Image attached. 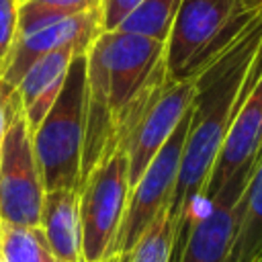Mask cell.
<instances>
[{"label":"cell","mask_w":262,"mask_h":262,"mask_svg":"<svg viewBox=\"0 0 262 262\" xmlns=\"http://www.w3.org/2000/svg\"><path fill=\"white\" fill-rule=\"evenodd\" d=\"M129 199V160L117 147L80 184L82 248L86 262H106Z\"/></svg>","instance_id":"6"},{"label":"cell","mask_w":262,"mask_h":262,"mask_svg":"<svg viewBox=\"0 0 262 262\" xmlns=\"http://www.w3.org/2000/svg\"><path fill=\"white\" fill-rule=\"evenodd\" d=\"M18 0H0V70L18 39Z\"/></svg>","instance_id":"19"},{"label":"cell","mask_w":262,"mask_h":262,"mask_svg":"<svg viewBox=\"0 0 262 262\" xmlns=\"http://www.w3.org/2000/svg\"><path fill=\"white\" fill-rule=\"evenodd\" d=\"M246 184L244 180H235L217 196L203 203L184 239L172 250L170 262H229L237 203Z\"/></svg>","instance_id":"10"},{"label":"cell","mask_w":262,"mask_h":262,"mask_svg":"<svg viewBox=\"0 0 262 262\" xmlns=\"http://www.w3.org/2000/svg\"><path fill=\"white\" fill-rule=\"evenodd\" d=\"M258 256H262V154L237 203L229 262H252Z\"/></svg>","instance_id":"14"},{"label":"cell","mask_w":262,"mask_h":262,"mask_svg":"<svg viewBox=\"0 0 262 262\" xmlns=\"http://www.w3.org/2000/svg\"><path fill=\"white\" fill-rule=\"evenodd\" d=\"M0 258L4 262H63L47 246L39 227L0 221Z\"/></svg>","instance_id":"15"},{"label":"cell","mask_w":262,"mask_h":262,"mask_svg":"<svg viewBox=\"0 0 262 262\" xmlns=\"http://www.w3.org/2000/svg\"><path fill=\"white\" fill-rule=\"evenodd\" d=\"M23 2H27V0H18V4H23Z\"/></svg>","instance_id":"24"},{"label":"cell","mask_w":262,"mask_h":262,"mask_svg":"<svg viewBox=\"0 0 262 262\" xmlns=\"http://www.w3.org/2000/svg\"><path fill=\"white\" fill-rule=\"evenodd\" d=\"M4 129H6V100L0 90V151H2V139H4Z\"/></svg>","instance_id":"21"},{"label":"cell","mask_w":262,"mask_h":262,"mask_svg":"<svg viewBox=\"0 0 262 262\" xmlns=\"http://www.w3.org/2000/svg\"><path fill=\"white\" fill-rule=\"evenodd\" d=\"M4 100L6 129L0 151V221L20 227H41L45 186L33 147V133L12 92L4 94Z\"/></svg>","instance_id":"5"},{"label":"cell","mask_w":262,"mask_h":262,"mask_svg":"<svg viewBox=\"0 0 262 262\" xmlns=\"http://www.w3.org/2000/svg\"><path fill=\"white\" fill-rule=\"evenodd\" d=\"M252 262H262V256H258V258H254Z\"/></svg>","instance_id":"23"},{"label":"cell","mask_w":262,"mask_h":262,"mask_svg":"<svg viewBox=\"0 0 262 262\" xmlns=\"http://www.w3.org/2000/svg\"><path fill=\"white\" fill-rule=\"evenodd\" d=\"M242 0H182L166 39L164 59L174 80L196 76L227 51L260 16Z\"/></svg>","instance_id":"3"},{"label":"cell","mask_w":262,"mask_h":262,"mask_svg":"<svg viewBox=\"0 0 262 262\" xmlns=\"http://www.w3.org/2000/svg\"><path fill=\"white\" fill-rule=\"evenodd\" d=\"M170 258H172V217L168 207L160 213V217L137 242L127 262H170Z\"/></svg>","instance_id":"18"},{"label":"cell","mask_w":262,"mask_h":262,"mask_svg":"<svg viewBox=\"0 0 262 262\" xmlns=\"http://www.w3.org/2000/svg\"><path fill=\"white\" fill-rule=\"evenodd\" d=\"M242 4H244L246 8H250V10H258V8H262V0H242Z\"/></svg>","instance_id":"22"},{"label":"cell","mask_w":262,"mask_h":262,"mask_svg":"<svg viewBox=\"0 0 262 262\" xmlns=\"http://www.w3.org/2000/svg\"><path fill=\"white\" fill-rule=\"evenodd\" d=\"M166 43L125 31H100L86 49L84 176L113 154L139 106L168 78Z\"/></svg>","instance_id":"1"},{"label":"cell","mask_w":262,"mask_h":262,"mask_svg":"<svg viewBox=\"0 0 262 262\" xmlns=\"http://www.w3.org/2000/svg\"><path fill=\"white\" fill-rule=\"evenodd\" d=\"M100 33V20L98 10L68 16L55 23H49L37 31H31L27 35H20L6 59V63L0 70V90L4 94L12 92L25 72L35 63L39 57L61 49L66 45H84L88 47L90 41Z\"/></svg>","instance_id":"11"},{"label":"cell","mask_w":262,"mask_h":262,"mask_svg":"<svg viewBox=\"0 0 262 262\" xmlns=\"http://www.w3.org/2000/svg\"><path fill=\"white\" fill-rule=\"evenodd\" d=\"M260 151H262V41L256 51L237 108L229 123L227 135L211 170L203 203L217 196L227 184L235 180L248 182Z\"/></svg>","instance_id":"9"},{"label":"cell","mask_w":262,"mask_h":262,"mask_svg":"<svg viewBox=\"0 0 262 262\" xmlns=\"http://www.w3.org/2000/svg\"><path fill=\"white\" fill-rule=\"evenodd\" d=\"M100 0H27L18 8V37L49 23L98 10Z\"/></svg>","instance_id":"17"},{"label":"cell","mask_w":262,"mask_h":262,"mask_svg":"<svg viewBox=\"0 0 262 262\" xmlns=\"http://www.w3.org/2000/svg\"><path fill=\"white\" fill-rule=\"evenodd\" d=\"M41 233L49 250L63 262H86L82 248L80 188L45 190Z\"/></svg>","instance_id":"13"},{"label":"cell","mask_w":262,"mask_h":262,"mask_svg":"<svg viewBox=\"0 0 262 262\" xmlns=\"http://www.w3.org/2000/svg\"><path fill=\"white\" fill-rule=\"evenodd\" d=\"M143 0H100L98 20L100 31H115Z\"/></svg>","instance_id":"20"},{"label":"cell","mask_w":262,"mask_h":262,"mask_svg":"<svg viewBox=\"0 0 262 262\" xmlns=\"http://www.w3.org/2000/svg\"><path fill=\"white\" fill-rule=\"evenodd\" d=\"M260 41L262 12L227 51L196 74L199 90L190 106L188 131L170 201L172 250L180 246L203 207L211 170L248 82Z\"/></svg>","instance_id":"2"},{"label":"cell","mask_w":262,"mask_h":262,"mask_svg":"<svg viewBox=\"0 0 262 262\" xmlns=\"http://www.w3.org/2000/svg\"><path fill=\"white\" fill-rule=\"evenodd\" d=\"M199 90V76L166 78L127 123L119 147L129 160V190L137 184L149 162L190 111Z\"/></svg>","instance_id":"8"},{"label":"cell","mask_w":262,"mask_h":262,"mask_svg":"<svg viewBox=\"0 0 262 262\" xmlns=\"http://www.w3.org/2000/svg\"><path fill=\"white\" fill-rule=\"evenodd\" d=\"M86 49L88 47L84 45H66L39 57L35 63H31V68L12 90V96L16 98L31 133H35L59 96L72 59Z\"/></svg>","instance_id":"12"},{"label":"cell","mask_w":262,"mask_h":262,"mask_svg":"<svg viewBox=\"0 0 262 262\" xmlns=\"http://www.w3.org/2000/svg\"><path fill=\"white\" fill-rule=\"evenodd\" d=\"M182 0H143L117 29L166 43Z\"/></svg>","instance_id":"16"},{"label":"cell","mask_w":262,"mask_h":262,"mask_svg":"<svg viewBox=\"0 0 262 262\" xmlns=\"http://www.w3.org/2000/svg\"><path fill=\"white\" fill-rule=\"evenodd\" d=\"M0 262H4V260H2V258H0Z\"/></svg>","instance_id":"25"},{"label":"cell","mask_w":262,"mask_h":262,"mask_svg":"<svg viewBox=\"0 0 262 262\" xmlns=\"http://www.w3.org/2000/svg\"><path fill=\"white\" fill-rule=\"evenodd\" d=\"M188 121H190V111L178 123V127L162 145V149L156 154V158L149 162L137 184L129 190L127 207L106 262H127V258L131 256L143 233L151 227V223L160 217V213L170 207L176 186L180 156L188 131Z\"/></svg>","instance_id":"7"},{"label":"cell","mask_w":262,"mask_h":262,"mask_svg":"<svg viewBox=\"0 0 262 262\" xmlns=\"http://www.w3.org/2000/svg\"><path fill=\"white\" fill-rule=\"evenodd\" d=\"M84 129L86 51L72 59L59 96L33 133V147L45 190L80 188Z\"/></svg>","instance_id":"4"}]
</instances>
